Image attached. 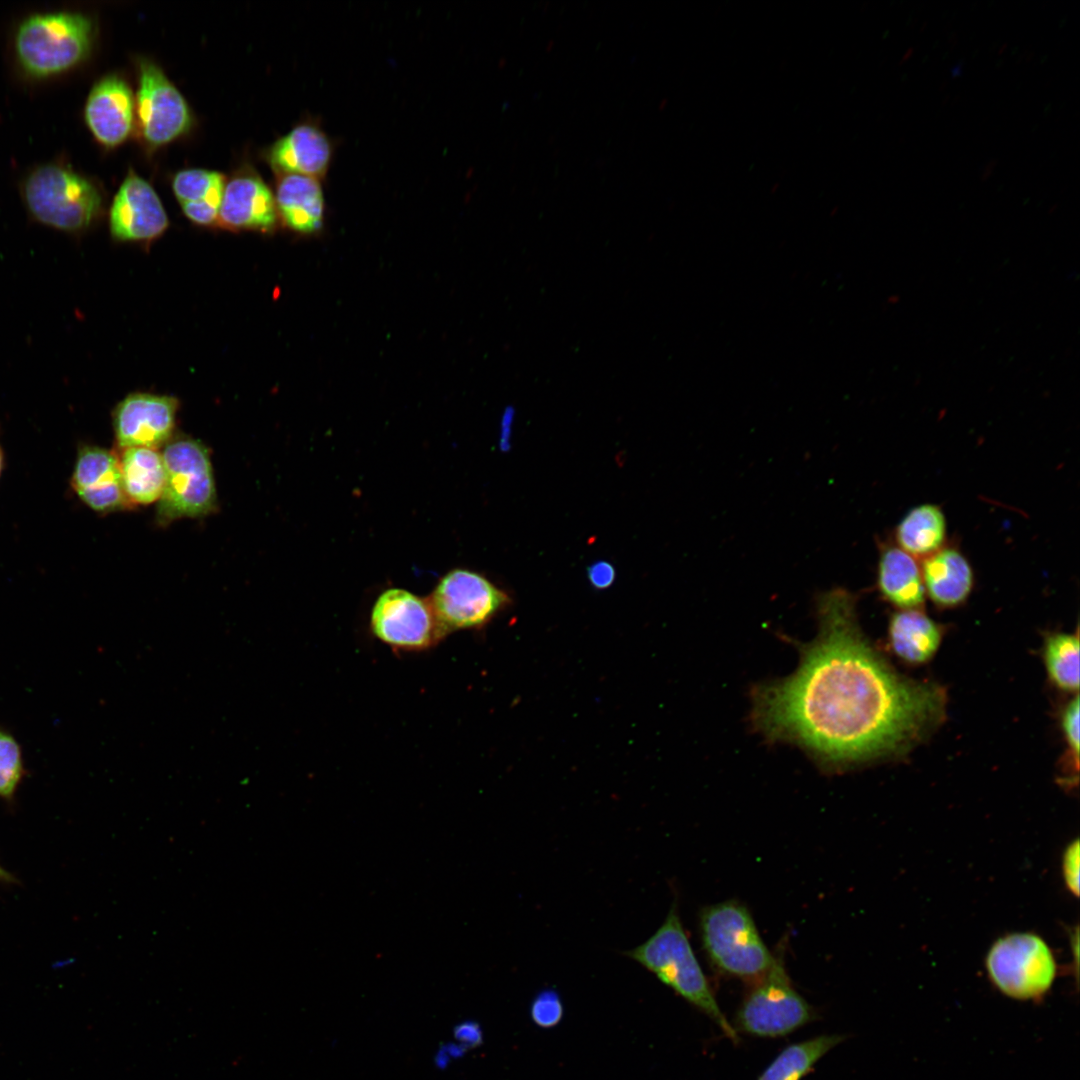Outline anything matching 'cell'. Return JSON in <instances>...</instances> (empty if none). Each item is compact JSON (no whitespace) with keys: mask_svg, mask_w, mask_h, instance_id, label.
Wrapping results in <instances>:
<instances>
[{"mask_svg":"<svg viewBox=\"0 0 1080 1080\" xmlns=\"http://www.w3.org/2000/svg\"><path fill=\"white\" fill-rule=\"evenodd\" d=\"M921 575L925 592L940 607L964 602L973 587V571L964 555L954 548H941L924 558Z\"/></svg>","mask_w":1080,"mask_h":1080,"instance_id":"obj_19","label":"cell"},{"mask_svg":"<svg viewBox=\"0 0 1080 1080\" xmlns=\"http://www.w3.org/2000/svg\"><path fill=\"white\" fill-rule=\"evenodd\" d=\"M94 32L92 19L80 12L56 11L29 15L15 31L13 47L16 61L33 78L62 74L87 58Z\"/></svg>","mask_w":1080,"mask_h":1080,"instance_id":"obj_3","label":"cell"},{"mask_svg":"<svg viewBox=\"0 0 1080 1080\" xmlns=\"http://www.w3.org/2000/svg\"><path fill=\"white\" fill-rule=\"evenodd\" d=\"M843 1040L837 1034H823L786 1047L757 1080H800L832 1048Z\"/></svg>","mask_w":1080,"mask_h":1080,"instance_id":"obj_25","label":"cell"},{"mask_svg":"<svg viewBox=\"0 0 1080 1080\" xmlns=\"http://www.w3.org/2000/svg\"><path fill=\"white\" fill-rule=\"evenodd\" d=\"M71 486L81 501L96 512H114L130 505L122 486L118 455L101 447L79 450Z\"/></svg>","mask_w":1080,"mask_h":1080,"instance_id":"obj_14","label":"cell"},{"mask_svg":"<svg viewBox=\"0 0 1080 1080\" xmlns=\"http://www.w3.org/2000/svg\"><path fill=\"white\" fill-rule=\"evenodd\" d=\"M985 966L992 984L1002 994L1021 1001L1042 999L1057 973L1051 949L1032 933L999 938L988 951Z\"/></svg>","mask_w":1080,"mask_h":1080,"instance_id":"obj_7","label":"cell"},{"mask_svg":"<svg viewBox=\"0 0 1080 1080\" xmlns=\"http://www.w3.org/2000/svg\"><path fill=\"white\" fill-rule=\"evenodd\" d=\"M563 1006L558 993L554 990L541 991L531 1005V1017L541 1027H552L562 1017Z\"/></svg>","mask_w":1080,"mask_h":1080,"instance_id":"obj_28","label":"cell"},{"mask_svg":"<svg viewBox=\"0 0 1080 1080\" xmlns=\"http://www.w3.org/2000/svg\"><path fill=\"white\" fill-rule=\"evenodd\" d=\"M178 400L167 395L132 393L113 411V428L120 450L130 447L156 448L174 431Z\"/></svg>","mask_w":1080,"mask_h":1080,"instance_id":"obj_12","label":"cell"},{"mask_svg":"<svg viewBox=\"0 0 1080 1080\" xmlns=\"http://www.w3.org/2000/svg\"><path fill=\"white\" fill-rule=\"evenodd\" d=\"M20 193L36 222L68 234L88 229L102 208V197L94 183L57 163L32 169L23 179Z\"/></svg>","mask_w":1080,"mask_h":1080,"instance_id":"obj_5","label":"cell"},{"mask_svg":"<svg viewBox=\"0 0 1080 1080\" xmlns=\"http://www.w3.org/2000/svg\"><path fill=\"white\" fill-rule=\"evenodd\" d=\"M333 156V144L322 128L302 123L279 138L268 152V160L279 175H303L322 180Z\"/></svg>","mask_w":1080,"mask_h":1080,"instance_id":"obj_16","label":"cell"},{"mask_svg":"<svg viewBox=\"0 0 1080 1080\" xmlns=\"http://www.w3.org/2000/svg\"><path fill=\"white\" fill-rule=\"evenodd\" d=\"M23 774L19 744L12 735L0 729V798H13Z\"/></svg>","mask_w":1080,"mask_h":1080,"instance_id":"obj_27","label":"cell"},{"mask_svg":"<svg viewBox=\"0 0 1080 1080\" xmlns=\"http://www.w3.org/2000/svg\"><path fill=\"white\" fill-rule=\"evenodd\" d=\"M428 601L446 634L482 628L511 604L504 590L467 569H454L443 576Z\"/></svg>","mask_w":1080,"mask_h":1080,"instance_id":"obj_9","label":"cell"},{"mask_svg":"<svg viewBox=\"0 0 1080 1080\" xmlns=\"http://www.w3.org/2000/svg\"><path fill=\"white\" fill-rule=\"evenodd\" d=\"M624 955L652 972L687 1002L705 1013L732 1041L738 1032L718 1005L697 960L674 902L661 926Z\"/></svg>","mask_w":1080,"mask_h":1080,"instance_id":"obj_2","label":"cell"},{"mask_svg":"<svg viewBox=\"0 0 1080 1080\" xmlns=\"http://www.w3.org/2000/svg\"><path fill=\"white\" fill-rule=\"evenodd\" d=\"M274 197L277 213L290 229L311 234L322 228L325 199L319 179L280 175Z\"/></svg>","mask_w":1080,"mask_h":1080,"instance_id":"obj_18","label":"cell"},{"mask_svg":"<svg viewBox=\"0 0 1080 1080\" xmlns=\"http://www.w3.org/2000/svg\"><path fill=\"white\" fill-rule=\"evenodd\" d=\"M136 110L140 131L151 146L167 144L186 133L192 122L179 90L154 62L141 59Z\"/></svg>","mask_w":1080,"mask_h":1080,"instance_id":"obj_11","label":"cell"},{"mask_svg":"<svg viewBox=\"0 0 1080 1080\" xmlns=\"http://www.w3.org/2000/svg\"><path fill=\"white\" fill-rule=\"evenodd\" d=\"M435 1060H436V1064L440 1068H443V1067L446 1066V1064L448 1063V1060H449V1056H448V1052L446 1051L445 1048H441L439 1050L438 1054L436 1055Z\"/></svg>","mask_w":1080,"mask_h":1080,"instance_id":"obj_33","label":"cell"},{"mask_svg":"<svg viewBox=\"0 0 1080 1080\" xmlns=\"http://www.w3.org/2000/svg\"><path fill=\"white\" fill-rule=\"evenodd\" d=\"M276 221L274 194L258 176L241 174L226 182L217 220L223 228L270 231Z\"/></svg>","mask_w":1080,"mask_h":1080,"instance_id":"obj_17","label":"cell"},{"mask_svg":"<svg viewBox=\"0 0 1080 1080\" xmlns=\"http://www.w3.org/2000/svg\"><path fill=\"white\" fill-rule=\"evenodd\" d=\"M2 466H3V455H2V451L0 449V474H1V471H2Z\"/></svg>","mask_w":1080,"mask_h":1080,"instance_id":"obj_35","label":"cell"},{"mask_svg":"<svg viewBox=\"0 0 1080 1080\" xmlns=\"http://www.w3.org/2000/svg\"><path fill=\"white\" fill-rule=\"evenodd\" d=\"M702 946L715 969L755 982L774 965L748 908L737 900L709 905L699 915Z\"/></svg>","mask_w":1080,"mask_h":1080,"instance_id":"obj_4","label":"cell"},{"mask_svg":"<svg viewBox=\"0 0 1080 1080\" xmlns=\"http://www.w3.org/2000/svg\"><path fill=\"white\" fill-rule=\"evenodd\" d=\"M84 120L101 145L111 148L123 143L134 120V100L127 82L114 74L99 79L87 97Z\"/></svg>","mask_w":1080,"mask_h":1080,"instance_id":"obj_15","label":"cell"},{"mask_svg":"<svg viewBox=\"0 0 1080 1080\" xmlns=\"http://www.w3.org/2000/svg\"><path fill=\"white\" fill-rule=\"evenodd\" d=\"M895 535L901 550L912 557L926 558L942 548L946 538L945 516L936 505L916 506L898 523Z\"/></svg>","mask_w":1080,"mask_h":1080,"instance_id":"obj_24","label":"cell"},{"mask_svg":"<svg viewBox=\"0 0 1080 1080\" xmlns=\"http://www.w3.org/2000/svg\"><path fill=\"white\" fill-rule=\"evenodd\" d=\"M1079 841L1075 840L1064 851L1062 858L1063 878L1072 894H1079Z\"/></svg>","mask_w":1080,"mask_h":1080,"instance_id":"obj_30","label":"cell"},{"mask_svg":"<svg viewBox=\"0 0 1080 1080\" xmlns=\"http://www.w3.org/2000/svg\"><path fill=\"white\" fill-rule=\"evenodd\" d=\"M162 457L165 484L158 519L168 522L211 512L216 504V489L206 447L194 439H176L165 446Z\"/></svg>","mask_w":1080,"mask_h":1080,"instance_id":"obj_6","label":"cell"},{"mask_svg":"<svg viewBox=\"0 0 1080 1080\" xmlns=\"http://www.w3.org/2000/svg\"><path fill=\"white\" fill-rule=\"evenodd\" d=\"M587 575L591 585L595 589L604 590L613 584L616 572L609 562L598 561L589 566Z\"/></svg>","mask_w":1080,"mask_h":1080,"instance_id":"obj_31","label":"cell"},{"mask_svg":"<svg viewBox=\"0 0 1080 1080\" xmlns=\"http://www.w3.org/2000/svg\"><path fill=\"white\" fill-rule=\"evenodd\" d=\"M225 184V177L219 172L187 169L174 176L172 188L192 222L211 225L218 220Z\"/></svg>","mask_w":1080,"mask_h":1080,"instance_id":"obj_21","label":"cell"},{"mask_svg":"<svg viewBox=\"0 0 1080 1080\" xmlns=\"http://www.w3.org/2000/svg\"><path fill=\"white\" fill-rule=\"evenodd\" d=\"M122 486L129 504L158 501L165 484L162 453L156 448L130 447L118 456Z\"/></svg>","mask_w":1080,"mask_h":1080,"instance_id":"obj_23","label":"cell"},{"mask_svg":"<svg viewBox=\"0 0 1080 1080\" xmlns=\"http://www.w3.org/2000/svg\"><path fill=\"white\" fill-rule=\"evenodd\" d=\"M0 882H3V883H13V882H15V878L13 877V875L10 874L7 870H5L1 865H0Z\"/></svg>","mask_w":1080,"mask_h":1080,"instance_id":"obj_34","label":"cell"},{"mask_svg":"<svg viewBox=\"0 0 1080 1080\" xmlns=\"http://www.w3.org/2000/svg\"><path fill=\"white\" fill-rule=\"evenodd\" d=\"M877 585L884 598L902 610L918 609L924 603L921 569L899 547L886 546L881 550Z\"/></svg>","mask_w":1080,"mask_h":1080,"instance_id":"obj_20","label":"cell"},{"mask_svg":"<svg viewBox=\"0 0 1080 1080\" xmlns=\"http://www.w3.org/2000/svg\"><path fill=\"white\" fill-rule=\"evenodd\" d=\"M815 1018V1011L792 985L781 959L753 982L736 1017L738 1029L758 1037L792 1033Z\"/></svg>","mask_w":1080,"mask_h":1080,"instance_id":"obj_8","label":"cell"},{"mask_svg":"<svg viewBox=\"0 0 1080 1080\" xmlns=\"http://www.w3.org/2000/svg\"><path fill=\"white\" fill-rule=\"evenodd\" d=\"M888 635L893 652L911 664L930 660L942 638L940 627L918 609L895 612L890 618Z\"/></svg>","mask_w":1080,"mask_h":1080,"instance_id":"obj_22","label":"cell"},{"mask_svg":"<svg viewBox=\"0 0 1080 1080\" xmlns=\"http://www.w3.org/2000/svg\"><path fill=\"white\" fill-rule=\"evenodd\" d=\"M817 613L819 634L798 669L754 694V719L767 736L839 766L895 752L935 723L943 691L891 669L864 639L850 592L822 593Z\"/></svg>","mask_w":1080,"mask_h":1080,"instance_id":"obj_1","label":"cell"},{"mask_svg":"<svg viewBox=\"0 0 1080 1080\" xmlns=\"http://www.w3.org/2000/svg\"><path fill=\"white\" fill-rule=\"evenodd\" d=\"M1043 656L1050 680L1064 691H1078V634L1055 633L1050 635L1046 639Z\"/></svg>","mask_w":1080,"mask_h":1080,"instance_id":"obj_26","label":"cell"},{"mask_svg":"<svg viewBox=\"0 0 1080 1080\" xmlns=\"http://www.w3.org/2000/svg\"><path fill=\"white\" fill-rule=\"evenodd\" d=\"M370 629L378 640L405 651L429 648L446 635L429 601L400 588L388 589L377 598Z\"/></svg>","mask_w":1080,"mask_h":1080,"instance_id":"obj_10","label":"cell"},{"mask_svg":"<svg viewBox=\"0 0 1080 1080\" xmlns=\"http://www.w3.org/2000/svg\"><path fill=\"white\" fill-rule=\"evenodd\" d=\"M1079 705V696L1076 694L1064 708L1061 718L1065 739L1077 765L1079 759Z\"/></svg>","mask_w":1080,"mask_h":1080,"instance_id":"obj_29","label":"cell"},{"mask_svg":"<svg viewBox=\"0 0 1080 1080\" xmlns=\"http://www.w3.org/2000/svg\"><path fill=\"white\" fill-rule=\"evenodd\" d=\"M455 1038L464 1043L467 1046H475L481 1042V1033L479 1027L475 1023L465 1022L459 1024L454 1029Z\"/></svg>","mask_w":1080,"mask_h":1080,"instance_id":"obj_32","label":"cell"},{"mask_svg":"<svg viewBox=\"0 0 1080 1080\" xmlns=\"http://www.w3.org/2000/svg\"><path fill=\"white\" fill-rule=\"evenodd\" d=\"M109 224L118 240L146 241L162 235L169 221L153 187L130 171L113 200Z\"/></svg>","mask_w":1080,"mask_h":1080,"instance_id":"obj_13","label":"cell"}]
</instances>
